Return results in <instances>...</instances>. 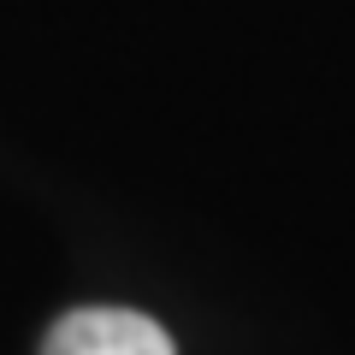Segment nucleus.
I'll list each match as a JSON object with an SVG mask.
<instances>
[{
    "mask_svg": "<svg viewBox=\"0 0 355 355\" xmlns=\"http://www.w3.org/2000/svg\"><path fill=\"white\" fill-rule=\"evenodd\" d=\"M42 355H178L160 320L137 314V308H71L53 320Z\"/></svg>",
    "mask_w": 355,
    "mask_h": 355,
    "instance_id": "f257e3e1",
    "label": "nucleus"
}]
</instances>
